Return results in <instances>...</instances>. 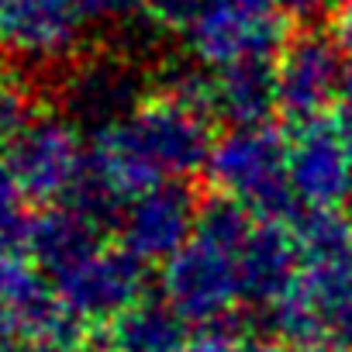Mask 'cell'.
<instances>
[{
  "label": "cell",
  "instance_id": "obj_1",
  "mask_svg": "<svg viewBox=\"0 0 352 352\" xmlns=\"http://www.w3.org/2000/svg\"><path fill=\"white\" fill-rule=\"evenodd\" d=\"M211 114L159 94L90 138V187L107 201H135L208 166Z\"/></svg>",
  "mask_w": 352,
  "mask_h": 352
},
{
  "label": "cell",
  "instance_id": "obj_2",
  "mask_svg": "<svg viewBox=\"0 0 352 352\" xmlns=\"http://www.w3.org/2000/svg\"><path fill=\"white\" fill-rule=\"evenodd\" d=\"M290 142L280 128L266 124H242L228 128L208 155V176L221 197L249 208L256 218L287 221L294 214V190H290Z\"/></svg>",
  "mask_w": 352,
  "mask_h": 352
},
{
  "label": "cell",
  "instance_id": "obj_3",
  "mask_svg": "<svg viewBox=\"0 0 352 352\" xmlns=\"http://www.w3.org/2000/svg\"><path fill=\"white\" fill-rule=\"evenodd\" d=\"M8 162L21 194L42 208L73 204L90 187V145H83L80 124L63 114H38L8 142Z\"/></svg>",
  "mask_w": 352,
  "mask_h": 352
},
{
  "label": "cell",
  "instance_id": "obj_4",
  "mask_svg": "<svg viewBox=\"0 0 352 352\" xmlns=\"http://www.w3.org/2000/svg\"><path fill=\"white\" fill-rule=\"evenodd\" d=\"M162 300L194 324H225L245 300L239 252L208 235H194L169 263H162Z\"/></svg>",
  "mask_w": 352,
  "mask_h": 352
},
{
  "label": "cell",
  "instance_id": "obj_5",
  "mask_svg": "<svg viewBox=\"0 0 352 352\" xmlns=\"http://www.w3.org/2000/svg\"><path fill=\"white\" fill-rule=\"evenodd\" d=\"M184 42L201 66L225 69L245 59H273L290 38L276 11L259 14L232 4V0H204V8L184 32Z\"/></svg>",
  "mask_w": 352,
  "mask_h": 352
},
{
  "label": "cell",
  "instance_id": "obj_6",
  "mask_svg": "<svg viewBox=\"0 0 352 352\" xmlns=\"http://www.w3.org/2000/svg\"><path fill=\"white\" fill-rule=\"evenodd\" d=\"M345 59L321 32H304L276 56V111L290 121H318L342 94Z\"/></svg>",
  "mask_w": 352,
  "mask_h": 352
},
{
  "label": "cell",
  "instance_id": "obj_7",
  "mask_svg": "<svg viewBox=\"0 0 352 352\" xmlns=\"http://www.w3.org/2000/svg\"><path fill=\"white\" fill-rule=\"evenodd\" d=\"M197 221H201V208L194 194L176 180L128 201L118 221V239L121 249L135 256L142 266L169 263L197 235Z\"/></svg>",
  "mask_w": 352,
  "mask_h": 352
},
{
  "label": "cell",
  "instance_id": "obj_8",
  "mask_svg": "<svg viewBox=\"0 0 352 352\" xmlns=\"http://www.w3.org/2000/svg\"><path fill=\"white\" fill-rule=\"evenodd\" d=\"M290 190L307 211H338L352 201V155L335 124L304 121L290 138Z\"/></svg>",
  "mask_w": 352,
  "mask_h": 352
},
{
  "label": "cell",
  "instance_id": "obj_9",
  "mask_svg": "<svg viewBox=\"0 0 352 352\" xmlns=\"http://www.w3.org/2000/svg\"><path fill=\"white\" fill-rule=\"evenodd\" d=\"M56 297L80 318L114 321L142 300V263L121 245H100L56 276Z\"/></svg>",
  "mask_w": 352,
  "mask_h": 352
},
{
  "label": "cell",
  "instance_id": "obj_10",
  "mask_svg": "<svg viewBox=\"0 0 352 352\" xmlns=\"http://www.w3.org/2000/svg\"><path fill=\"white\" fill-rule=\"evenodd\" d=\"M83 25L76 0H0V49L21 59H63Z\"/></svg>",
  "mask_w": 352,
  "mask_h": 352
},
{
  "label": "cell",
  "instance_id": "obj_11",
  "mask_svg": "<svg viewBox=\"0 0 352 352\" xmlns=\"http://www.w3.org/2000/svg\"><path fill=\"white\" fill-rule=\"evenodd\" d=\"M63 104L66 118H73L76 124H94L97 131L128 118L142 104V97L135 73L121 59H87L66 76Z\"/></svg>",
  "mask_w": 352,
  "mask_h": 352
},
{
  "label": "cell",
  "instance_id": "obj_12",
  "mask_svg": "<svg viewBox=\"0 0 352 352\" xmlns=\"http://www.w3.org/2000/svg\"><path fill=\"white\" fill-rule=\"evenodd\" d=\"M100 245H104L100 242V214L83 204L42 208L38 214L28 218L25 239H21V252L35 266L49 270L52 276H59L63 270H69L73 263H80L83 256H90Z\"/></svg>",
  "mask_w": 352,
  "mask_h": 352
},
{
  "label": "cell",
  "instance_id": "obj_13",
  "mask_svg": "<svg viewBox=\"0 0 352 352\" xmlns=\"http://www.w3.org/2000/svg\"><path fill=\"white\" fill-rule=\"evenodd\" d=\"M239 270L245 300L273 304L297 276V239L283 221L259 218L245 245L239 249Z\"/></svg>",
  "mask_w": 352,
  "mask_h": 352
},
{
  "label": "cell",
  "instance_id": "obj_14",
  "mask_svg": "<svg viewBox=\"0 0 352 352\" xmlns=\"http://www.w3.org/2000/svg\"><path fill=\"white\" fill-rule=\"evenodd\" d=\"M211 111L225 118L232 128L266 124L276 111V63L273 59H245L214 73Z\"/></svg>",
  "mask_w": 352,
  "mask_h": 352
},
{
  "label": "cell",
  "instance_id": "obj_15",
  "mask_svg": "<svg viewBox=\"0 0 352 352\" xmlns=\"http://www.w3.org/2000/svg\"><path fill=\"white\" fill-rule=\"evenodd\" d=\"M56 304V290L42 283L38 266L25 252L0 249V335L32 331Z\"/></svg>",
  "mask_w": 352,
  "mask_h": 352
},
{
  "label": "cell",
  "instance_id": "obj_16",
  "mask_svg": "<svg viewBox=\"0 0 352 352\" xmlns=\"http://www.w3.org/2000/svg\"><path fill=\"white\" fill-rule=\"evenodd\" d=\"M104 342L111 352H180L187 345V321L162 297H142L111 321Z\"/></svg>",
  "mask_w": 352,
  "mask_h": 352
},
{
  "label": "cell",
  "instance_id": "obj_17",
  "mask_svg": "<svg viewBox=\"0 0 352 352\" xmlns=\"http://www.w3.org/2000/svg\"><path fill=\"white\" fill-rule=\"evenodd\" d=\"M21 184L8 162V152H0V249H18L21 252V239H25V225L28 214L21 211Z\"/></svg>",
  "mask_w": 352,
  "mask_h": 352
},
{
  "label": "cell",
  "instance_id": "obj_18",
  "mask_svg": "<svg viewBox=\"0 0 352 352\" xmlns=\"http://www.w3.org/2000/svg\"><path fill=\"white\" fill-rule=\"evenodd\" d=\"M35 100L28 87H21L11 76H0V142H14L32 121H35Z\"/></svg>",
  "mask_w": 352,
  "mask_h": 352
},
{
  "label": "cell",
  "instance_id": "obj_19",
  "mask_svg": "<svg viewBox=\"0 0 352 352\" xmlns=\"http://www.w3.org/2000/svg\"><path fill=\"white\" fill-rule=\"evenodd\" d=\"M145 8L159 28L184 35L190 28V21L197 18V11L204 8V0H145Z\"/></svg>",
  "mask_w": 352,
  "mask_h": 352
},
{
  "label": "cell",
  "instance_id": "obj_20",
  "mask_svg": "<svg viewBox=\"0 0 352 352\" xmlns=\"http://www.w3.org/2000/svg\"><path fill=\"white\" fill-rule=\"evenodd\" d=\"M180 352H239L232 321H225V324H208L201 335L187 338V345H184Z\"/></svg>",
  "mask_w": 352,
  "mask_h": 352
},
{
  "label": "cell",
  "instance_id": "obj_21",
  "mask_svg": "<svg viewBox=\"0 0 352 352\" xmlns=\"http://www.w3.org/2000/svg\"><path fill=\"white\" fill-rule=\"evenodd\" d=\"M76 8L87 21H107V18L131 14L138 8V0H76Z\"/></svg>",
  "mask_w": 352,
  "mask_h": 352
},
{
  "label": "cell",
  "instance_id": "obj_22",
  "mask_svg": "<svg viewBox=\"0 0 352 352\" xmlns=\"http://www.w3.org/2000/svg\"><path fill=\"white\" fill-rule=\"evenodd\" d=\"M328 342H335L338 349H352V297L331 314V324H328Z\"/></svg>",
  "mask_w": 352,
  "mask_h": 352
},
{
  "label": "cell",
  "instance_id": "obj_23",
  "mask_svg": "<svg viewBox=\"0 0 352 352\" xmlns=\"http://www.w3.org/2000/svg\"><path fill=\"white\" fill-rule=\"evenodd\" d=\"M331 14H335V35L352 45V0H338Z\"/></svg>",
  "mask_w": 352,
  "mask_h": 352
},
{
  "label": "cell",
  "instance_id": "obj_24",
  "mask_svg": "<svg viewBox=\"0 0 352 352\" xmlns=\"http://www.w3.org/2000/svg\"><path fill=\"white\" fill-rule=\"evenodd\" d=\"M335 128H338V135H342V142H345V148H349V155H352V100H349V97H342V104H338Z\"/></svg>",
  "mask_w": 352,
  "mask_h": 352
},
{
  "label": "cell",
  "instance_id": "obj_25",
  "mask_svg": "<svg viewBox=\"0 0 352 352\" xmlns=\"http://www.w3.org/2000/svg\"><path fill=\"white\" fill-rule=\"evenodd\" d=\"M239 352H287V345L280 338H249L245 345H239Z\"/></svg>",
  "mask_w": 352,
  "mask_h": 352
},
{
  "label": "cell",
  "instance_id": "obj_26",
  "mask_svg": "<svg viewBox=\"0 0 352 352\" xmlns=\"http://www.w3.org/2000/svg\"><path fill=\"white\" fill-rule=\"evenodd\" d=\"M232 4H239V8H245V11H259V14H270L280 0H232Z\"/></svg>",
  "mask_w": 352,
  "mask_h": 352
},
{
  "label": "cell",
  "instance_id": "obj_27",
  "mask_svg": "<svg viewBox=\"0 0 352 352\" xmlns=\"http://www.w3.org/2000/svg\"><path fill=\"white\" fill-rule=\"evenodd\" d=\"M342 97L352 100V56L345 59V76H342Z\"/></svg>",
  "mask_w": 352,
  "mask_h": 352
}]
</instances>
